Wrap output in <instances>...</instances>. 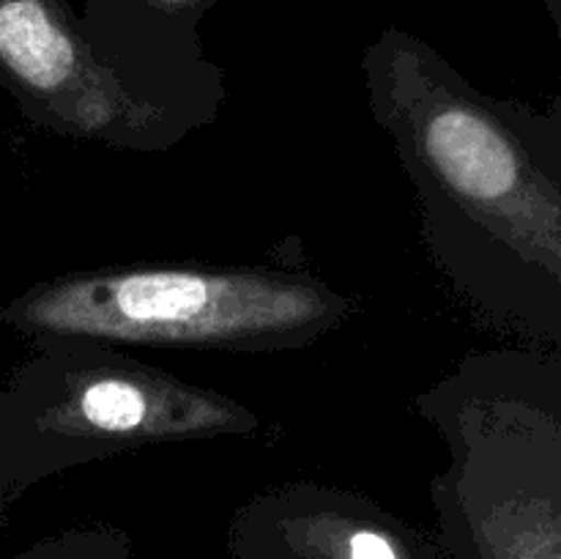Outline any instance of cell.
Instances as JSON below:
<instances>
[{
	"instance_id": "277c9868",
	"label": "cell",
	"mask_w": 561,
	"mask_h": 559,
	"mask_svg": "<svg viewBox=\"0 0 561 559\" xmlns=\"http://www.w3.org/2000/svg\"><path fill=\"white\" fill-rule=\"evenodd\" d=\"M0 392L27 480L157 444L255 438V409L184 381L118 345L85 338L33 343Z\"/></svg>"
},
{
	"instance_id": "6da1fadb",
	"label": "cell",
	"mask_w": 561,
	"mask_h": 559,
	"mask_svg": "<svg viewBox=\"0 0 561 559\" xmlns=\"http://www.w3.org/2000/svg\"><path fill=\"white\" fill-rule=\"evenodd\" d=\"M365 91L455 299L485 329L561 351V99L482 93L414 42L370 49Z\"/></svg>"
},
{
	"instance_id": "3957f363",
	"label": "cell",
	"mask_w": 561,
	"mask_h": 559,
	"mask_svg": "<svg viewBox=\"0 0 561 559\" xmlns=\"http://www.w3.org/2000/svg\"><path fill=\"white\" fill-rule=\"evenodd\" d=\"M411 409L447 444L431 488L447 540L466 559H559L561 351H471Z\"/></svg>"
},
{
	"instance_id": "7a4b0ae2",
	"label": "cell",
	"mask_w": 561,
	"mask_h": 559,
	"mask_svg": "<svg viewBox=\"0 0 561 559\" xmlns=\"http://www.w3.org/2000/svg\"><path fill=\"white\" fill-rule=\"evenodd\" d=\"M359 310V296L301 266L142 261L38 280L0 310V321L31 343L85 338L274 354L318 343Z\"/></svg>"
}]
</instances>
